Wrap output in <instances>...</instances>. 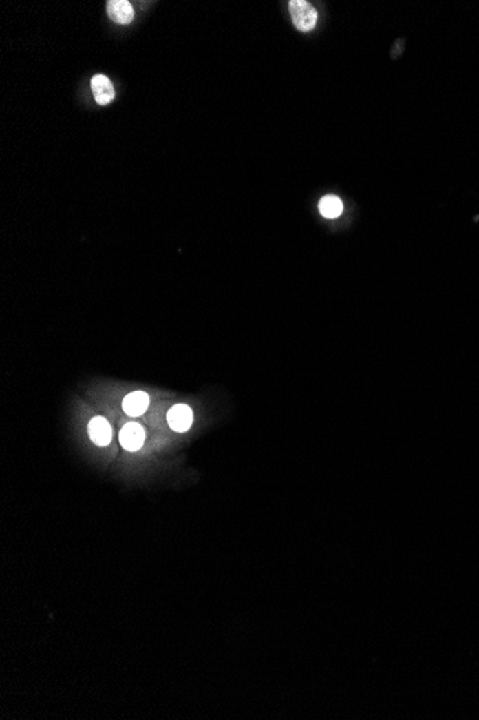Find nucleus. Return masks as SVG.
Segmentation results:
<instances>
[{"instance_id":"6","label":"nucleus","mask_w":479,"mask_h":720,"mask_svg":"<svg viewBox=\"0 0 479 720\" xmlns=\"http://www.w3.org/2000/svg\"><path fill=\"white\" fill-rule=\"evenodd\" d=\"M112 427L104 417H95L89 423V436L96 446H108L112 440Z\"/></svg>"},{"instance_id":"7","label":"nucleus","mask_w":479,"mask_h":720,"mask_svg":"<svg viewBox=\"0 0 479 720\" xmlns=\"http://www.w3.org/2000/svg\"><path fill=\"white\" fill-rule=\"evenodd\" d=\"M149 406V397L144 391H135L124 398V411L131 417L142 415Z\"/></svg>"},{"instance_id":"2","label":"nucleus","mask_w":479,"mask_h":720,"mask_svg":"<svg viewBox=\"0 0 479 720\" xmlns=\"http://www.w3.org/2000/svg\"><path fill=\"white\" fill-rule=\"evenodd\" d=\"M119 442L128 451L140 450L145 442V431L138 423H128L119 433Z\"/></svg>"},{"instance_id":"1","label":"nucleus","mask_w":479,"mask_h":720,"mask_svg":"<svg viewBox=\"0 0 479 720\" xmlns=\"http://www.w3.org/2000/svg\"><path fill=\"white\" fill-rule=\"evenodd\" d=\"M288 10L292 14L293 23L300 32H310L317 23V10L306 0H292L288 3Z\"/></svg>"},{"instance_id":"8","label":"nucleus","mask_w":479,"mask_h":720,"mask_svg":"<svg viewBox=\"0 0 479 720\" xmlns=\"http://www.w3.org/2000/svg\"><path fill=\"white\" fill-rule=\"evenodd\" d=\"M319 212L326 219H336V217L343 213V202L333 194L324 196L319 203Z\"/></svg>"},{"instance_id":"3","label":"nucleus","mask_w":479,"mask_h":720,"mask_svg":"<svg viewBox=\"0 0 479 720\" xmlns=\"http://www.w3.org/2000/svg\"><path fill=\"white\" fill-rule=\"evenodd\" d=\"M193 420H194L193 410L185 404L174 406L167 414V422H168L169 427L178 433H184L190 429L193 424Z\"/></svg>"},{"instance_id":"4","label":"nucleus","mask_w":479,"mask_h":720,"mask_svg":"<svg viewBox=\"0 0 479 720\" xmlns=\"http://www.w3.org/2000/svg\"><path fill=\"white\" fill-rule=\"evenodd\" d=\"M91 88H92V92H94V96H95V101L99 104V105H108L114 101L115 98V90H114V85L108 76L105 75H95L92 79H91Z\"/></svg>"},{"instance_id":"5","label":"nucleus","mask_w":479,"mask_h":720,"mask_svg":"<svg viewBox=\"0 0 479 720\" xmlns=\"http://www.w3.org/2000/svg\"><path fill=\"white\" fill-rule=\"evenodd\" d=\"M107 9L109 19L118 25H129L135 16L134 8L128 0H111Z\"/></svg>"}]
</instances>
